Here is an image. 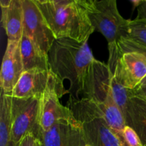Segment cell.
Listing matches in <instances>:
<instances>
[{
    "label": "cell",
    "instance_id": "6da1fadb",
    "mask_svg": "<svg viewBox=\"0 0 146 146\" xmlns=\"http://www.w3.org/2000/svg\"><path fill=\"white\" fill-rule=\"evenodd\" d=\"M50 71L64 83L68 80V94L76 99L103 102L109 94L110 71L106 64L94 58L88 41L56 39L48 54Z\"/></svg>",
    "mask_w": 146,
    "mask_h": 146
},
{
    "label": "cell",
    "instance_id": "2e32d148",
    "mask_svg": "<svg viewBox=\"0 0 146 146\" xmlns=\"http://www.w3.org/2000/svg\"><path fill=\"white\" fill-rule=\"evenodd\" d=\"M109 86L113 98L122 112L124 118H125L128 111V103H129V89L123 86L113 76H111L110 78Z\"/></svg>",
    "mask_w": 146,
    "mask_h": 146
},
{
    "label": "cell",
    "instance_id": "7402d4cb",
    "mask_svg": "<svg viewBox=\"0 0 146 146\" xmlns=\"http://www.w3.org/2000/svg\"><path fill=\"white\" fill-rule=\"evenodd\" d=\"M135 19L142 20L146 22V0H143L138 7V15Z\"/></svg>",
    "mask_w": 146,
    "mask_h": 146
},
{
    "label": "cell",
    "instance_id": "277c9868",
    "mask_svg": "<svg viewBox=\"0 0 146 146\" xmlns=\"http://www.w3.org/2000/svg\"><path fill=\"white\" fill-rule=\"evenodd\" d=\"M88 17L94 30L103 34L108 45L128 38L129 20L121 15L115 0H89Z\"/></svg>",
    "mask_w": 146,
    "mask_h": 146
},
{
    "label": "cell",
    "instance_id": "8992f818",
    "mask_svg": "<svg viewBox=\"0 0 146 146\" xmlns=\"http://www.w3.org/2000/svg\"><path fill=\"white\" fill-rule=\"evenodd\" d=\"M68 94L61 82L51 71L47 86L39 98L38 123L42 131L49 130L61 121H74L76 118L67 106L60 103L59 98Z\"/></svg>",
    "mask_w": 146,
    "mask_h": 146
},
{
    "label": "cell",
    "instance_id": "ba28073f",
    "mask_svg": "<svg viewBox=\"0 0 146 146\" xmlns=\"http://www.w3.org/2000/svg\"><path fill=\"white\" fill-rule=\"evenodd\" d=\"M24 35L29 37L38 48L48 54L55 41L52 31L34 0H22Z\"/></svg>",
    "mask_w": 146,
    "mask_h": 146
},
{
    "label": "cell",
    "instance_id": "9a60e30c",
    "mask_svg": "<svg viewBox=\"0 0 146 146\" xmlns=\"http://www.w3.org/2000/svg\"><path fill=\"white\" fill-rule=\"evenodd\" d=\"M11 96L1 91L0 146H16L11 141Z\"/></svg>",
    "mask_w": 146,
    "mask_h": 146
},
{
    "label": "cell",
    "instance_id": "30bf717a",
    "mask_svg": "<svg viewBox=\"0 0 146 146\" xmlns=\"http://www.w3.org/2000/svg\"><path fill=\"white\" fill-rule=\"evenodd\" d=\"M20 41H7L3 57L0 74L1 91L8 95L12 92L24 72Z\"/></svg>",
    "mask_w": 146,
    "mask_h": 146
},
{
    "label": "cell",
    "instance_id": "52a82bcc",
    "mask_svg": "<svg viewBox=\"0 0 146 146\" xmlns=\"http://www.w3.org/2000/svg\"><path fill=\"white\" fill-rule=\"evenodd\" d=\"M39 98L12 97L11 101V141L18 146L28 133L38 139L41 132L38 123Z\"/></svg>",
    "mask_w": 146,
    "mask_h": 146
},
{
    "label": "cell",
    "instance_id": "e0dca14e",
    "mask_svg": "<svg viewBox=\"0 0 146 146\" xmlns=\"http://www.w3.org/2000/svg\"><path fill=\"white\" fill-rule=\"evenodd\" d=\"M127 38L135 41L146 48V22L142 20H129L128 36Z\"/></svg>",
    "mask_w": 146,
    "mask_h": 146
},
{
    "label": "cell",
    "instance_id": "44dd1931",
    "mask_svg": "<svg viewBox=\"0 0 146 146\" xmlns=\"http://www.w3.org/2000/svg\"><path fill=\"white\" fill-rule=\"evenodd\" d=\"M37 138L33 134L28 133L24 136L19 146H36Z\"/></svg>",
    "mask_w": 146,
    "mask_h": 146
},
{
    "label": "cell",
    "instance_id": "cb8c5ba5",
    "mask_svg": "<svg viewBox=\"0 0 146 146\" xmlns=\"http://www.w3.org/2000/svg\"><path fill=\"white\" fill-rule=\"evenodd\" d=\"M36 146H41V143H40V141H38V139H37V143H36Z\"/></svg>",
    "mask_w": 146,
    "mask_h": 146
},
{
    "label": "cell",
    "instance_id": "7a4b0ae2",
    "mask_svg": "<svg viewBox=\"0 0 146 146\" xmlns=\"http://www.w3.org/2000/svg\"><path fill=\"white\" fill-rule=\"evenodd\" d=\"M56 39L88 41L95 31L88 17L89 0H34Z\"/></svg>",
    "mask_w": 146,
    "mask_h": 146
},
{
    "label": "cell",
    "instance_id": "7c38bea8",
    "mask_svg": "<svg viewBox=\"0 0 146 146\" xmlns=\"http://www.w3.org/2000/svg\"><path fill=\"white\" fill-rule=\"evenodd\" d=\"M1 25L8 41H21L24 31L22 0H0Z\"/></svg>",
    "mask_w": 146,
    "mask_h": 146
},
{
    "label": "cell",
    "instance_id": "8fae6325",
    "mask_svg": "<svg viewBox=\"0 0 146 146\" xmlns=\"http://www.w3.org/2000/svg\"><path fill=\"white\" fill-rule=\"evenodd\" d=\"M49 74L50 71L41 68L24 71L9 95L15 98H40L47 86Z\"/></svg>",
    "mask_w": 146,
    "mask_h": 146
},
{
    "label": "cell",
    "instance_id": "603a6c76",
    "mask_svg": "<svg viewBox=\"0 0 146 146\" xmlns=\"http://www.w3.org/2000/svg\"><path fill=\"white\" fill-rule=\"evenodd\" d=\"M142 1L143 0H135V1H131V2L133 4V11L135 8H138V7H139L140 4H141V2H142Z\"/></svg>",
    "mask_w": 146,
    "mask_h": 146
},
{
    "label": "cell",
    "instance_id": "ffe728a7",
    "mask_svg": "<svg viewBox=\"0 0 146 146\" xmlns=\"http://www.w3.org/2000/svg\"><path fill=\"white\" fill-rule=\"evenodd\" d=\"M130 96H136L143 98L146 101V77L142 82L134 89L129 90Z\"/></svg>",
    "mask_w": 146,
    "mask_h": 146
},
{
    "label": "cell",
    "instance_id": "d4e9b609",
    "mask_svg": "<svg viewBox=\"0 0 146 146\" xmlns=\"http://www.w3.org/2000/svg\"><path fill=\"white\" fill-rule=\"evenodd\" d=\"M84 146H91V145H88V144H86V145H84Z\"/></svg>",
    "mask_w": 146,
    "mask_h": 146
},
{
    "label": "cell",
    "instance_id": "5b68a950",
    "mask_svg": "<svg viewBox=\"0 0 146 146\" xmlns=\"http://www.w3.org/2000/svg\"><path fill=\"white\" fill-rule=\"evenodd\" d=\"M110 75L125 88L133 90L146 77V58L138 52L122 53L117 43L108 45Z\"/></svg>",
    "mask_w": 146,
    "mask_h": 146
},
{
    "label": "cell",
    "instance_id": "ac0fdd59",
    "mask_svg": "<svg viewBox=\"0 0 146 146\" xmlns=\"http://www.w3.org/2000/svg\"><path fill=\"white\" fill-rule=\"evenodd\" d=\"M117 44L122 53L138 52L144 56L146 58V48L129 38H121Z\"/></svg>",
    "mask_w": 146,
    "mask_h": 146
},
{
    "label": "cell",
    "instance_id": "3957f363",
    "mask_svg": "<svg viewBox=\"0 0 146 146\" xmlns=\"http://www.w3.org/2000/svg\"><path fill=\"white\" fill-rule=\"evenodd\" d=\"M67 107L81 123L86 143L91 146H120L96 102L88 98L76 99L69 96Z\"/></svg>",
    "mask_w": 146,
    "mask_h": 146
},
{
    "label": "cell",
    "instance_id": "4fadbf2b",
    "mask_svg": "<svg viewBox=\"0 0 146 146\" xmlns=\"http://www.w3.org/2000/svg\"><path fill=\"white\" fill-rule=\"evenodd\" d=\"M125 121L126 125L131 127L136 132L143 146H146V101L145 99L136 96H130Z\"/></svg>",
    "mask_w": 146,
    "mask_h": 146
},
{
    "label": "cell",
    "instance_id": "9c48e42d",
    "mask_svg": "<svg viewBox=\"0 0 146 146\" xmlns=\"http://www.w3.org/2000/svg\"><path fill=\"white\" fill-rule=\"evenodd\" d=\"M38 140L41 146H84V140L81 123L74 121H61L49 130H41Z\"/></svg>",
    "mask_w": 146,
    "mask_h": 146
},
{
    "label": "cell",
    "instance_id": "d6986e66",
    "mask_svg": "<svg viewBox=\"0 0 146 146\" xmlns=\"http://www.w3.org/2000/svg\"><path fill=\"white\" fill-rule=\"evenodd\" d=\"M120 146H143L138 134L131 127L125 125Z\"/></svg>",
    "mask_w": 146,
    "mask_h": 146
},
{
    "label": "cell",
    "instance_id": "5bb4252c",
    "mask_svg": "<svg viewBox=\"0 0 146 146\" xmlns=\"http://www.w3.org/2000/svg\"><path fill=\"white\" fill-rule=\"evenodd\" d=\"M20 48L24 71L33 68L50 71L48 54L43 52L29 37L24 34L20 41Z\"/></svg>",
    "mask_w": 146,
    "mask_h": 146
}]
</instances>
